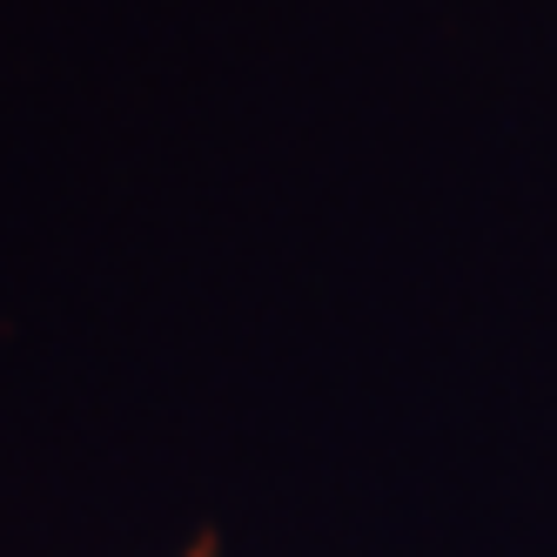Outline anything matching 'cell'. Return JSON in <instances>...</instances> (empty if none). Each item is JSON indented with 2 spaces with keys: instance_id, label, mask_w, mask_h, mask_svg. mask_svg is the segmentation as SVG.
Segmentation results:
<instances>
[{
  "instance_id": "obj_1",
  "label": "cell",
  "mask_w": 557,
  "mask_h": 557,
  "mask_svg": "<svg viewBox=\"0 0 557 557\" xmlns=\"http://www.w3.org/2000/svg\"><path fill=\"white\" fill-rule=\"evenodd\" d=\"M182 557H215V537H195V544H188Z\"/></svg>"
}]
</instances>
